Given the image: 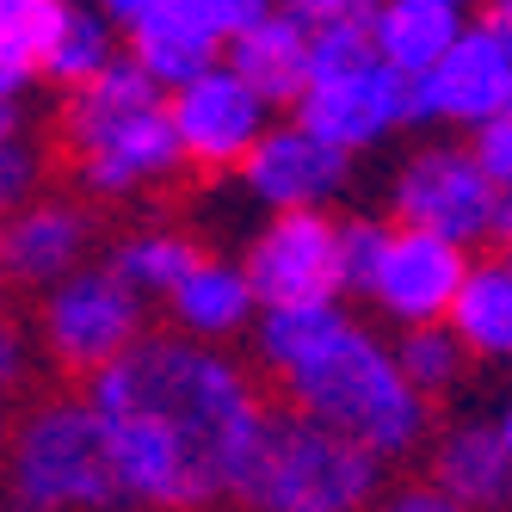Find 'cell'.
I'll use <instances>...</instances> for the list:
<instances>
[{"mask_svg":"<svg viewBox=\"0 0 512 512\" xmlns=\"http://www.w3.org/2000/svg\"><path fill=\"white\" fill-rule=\"evenodd\" d=\"M235 179L266 210H327L352 186V155L290 118L260 130V142L235 161Z\"/></svg>","mask_w":512,"mask_h":512,"instance_id":"11","label":"cell"},{"mask_svg":"<svg viewBox=\"0 0 512 512\" xmlns=\"http://www.w3.org/2000/svg\"><path fill=\"white\" fill-rule=\"evenodd\" d=\"M142 327H149V303L112 272V266H68L56 284H44L38 303V358H50L56 371L87 377L105 358H118Z\"/></svg>","mask_w":512,"mask_h":512,"instance_id":"6","label":"cell"},{"mask_svg":"<svg viewBox=\"0 0 512 512\" xmlns=\"http://www.w3.org/2000/svg\"><path fill=\"white\" fill-rule=\"evenodd\" d=\"M167 124L179 142V167L192 173H235V161L272 124V105L253 93L229 62H210L204 75L167 93Z\"/></svg>","mask_w":512,"mask_h":512,"instance_id":"9","label":"cell"},{"mask_svg":"<svg viewBox=\"0 0 512 512\" xmlns=\"http://www.w3.org/2000/svg\"><path fill=\"white\" fill-rule=\"evenodd\" d=\"M463 7H469V0H463Z\"/></svg>","mask_w":512,"mask_h":512,"instance_id":"40","label":"cell"},{"mask_svg":"<svg viewBox=\"0 0 512 512\" xmlns=\"http://www.w3.org/2000/svg\"><path fill=\"white\" fill-rule=\"evenodd\" d=\"M0 445H7V401H0Z\"/></svg>","mask_w":512,"mask_h":512,"instance_id":"36","label":"cell"},{"mask_svg":"<svg viewBox=\"0 0 512 512\" xmlns=\"http://www.w3.org/2000/svg\"><path fill=\"white\" fill-rule=\"evenodd\" d=\"M364 512H469L463 500H451L445 488H432V482H383V494L364 506Z\"/></svg>","mask_w":512,"mask_h":512,"instance_id":"29","label":"cell"},{"mask_svg":"<svg viewBox=\"0 0 512 512\" xmlns=\"http://www.w3.org/2000/svg\"><path fill=\"white\" fill-rule=\"evenodd\" d=\"M223 62L272 105V112H290V99L309 87V31L284 7H272L266 19H253L247 31H235L223 44Z\"/></svg>","mask_w":512,"mask_h":512,"instance_id":"18","label":"cell"},{"mask_svg":"<svg viewBox=\"0 0 512 512\" xmlns=\"http://www.w3.org/2000/svg\"><path fill=\"white\" fill-rule=\"evenodd\" d=\"M25 130V99H0V136H19Z\"/></svg>","mask_w":512,"mask_h":512,"instance_id":"34","label":"cell"},{"mask_svg":"<svg viewBox=\"0 0 512 512\" xmlns=\"http://www.w3.org/2000/svg\"><path fill=\"white\" fill-rule=\"evenodd\" d=\"M494 432H500V445H506V457H512V401L500 408V420H494Z\"/></svg>","mask_w":512,"mask_h":512,"instance_id":"35","label":"cell"},{"mask_svg":"<svg viewBox=\"0 0 512 512\" xmlns=\"http://www.w3.org/2000/svg\"><path fill=\"white\" fill-rule=\"evenodd\" d=\"M0 512H124L99 414L87 395H50L7 420Z\"/></svg>","mask_w":512,"mask_h":512,"instance_id":"4","label":"cell"},{"mask_svg":"<svg viewBox=\"0 0 512 512\" xmlns=\"http://www.w3.org/2000/svg\"><path fill=\"white\" fill-rule=\"evenodd\" d=\"M210 512H223V506H210Z\"/></svg>","mask_w":512,"mask_h":512,"instance_id":"39","label":"cell"},{"mask_svg":"<svg viewBox=\"0 0 512 512\" xmlns=\"http://www.w3.org/2000/svg\"><path fill=\"white\" fill-rule=\"evenodd\" d=\"M198 241L192 235H179V229H136V235H124V241H112V253H105V266H112L142 303H155V297H167V290L179 284V272H186L192 260H198Z\"/></svg>","mask_w":512,"mask_h":512,"instance_id":"23","label":"cell"},{"mask_svg":"<svg viewBox=\"0 0 512 512\" xmlns=\"http://www.w3.org/2000/svg\"><path fill=\"white\" fill-rule=\"evenodd\" d=\"M124 44H118V25L105 19L99 7H81V0H62L44 44H38V81L50 87H81L87 75H99Z\"/></svg>","mask_w":512,"mask_h":512,"instance_id":"21","label":"cell"},{"mask_svg":"<svg viewBox=\"0 0 512 512\" xmlns=\"http://www.w3.org/2000/svg\"><path fill=\"white\" fill-rule=\"evenodd\" d=\"M290 118L303 130H315L321 142H334V149L364 155V149H377L383 136H395L408 124V75L371 50L364 62L340 68V75L309 81L290 99Z\"/></svg>","mask_w":512,"mask_h":512,"instance_id":"10","label":"cell"},{"mask_svg":"<svg viewBox=\"0 0 512 512\" xmlns=\"http://www.w3.org/2000/svg\"><path fill=\"white\" fill-rule=\"evenodd\" d=\"M99 414L124 512L235 506L266 432L260 383L241 358L192 334H142L81 377Z\"/></svg>","mask_w":512,"mask_h":512,"instance_id":"1","label":"cell"},{"mask_svg":"<svg viewBox=\"0 0 512 512\" xmlns=\"http://www.w3.org/2000/svg\"><path fill=\"white\" fill-rule=\"evenodd\" d=\"M87 247H93V216L75 198L31 192L25 204L0 216V284L44 290L68 266H81Z\"/></svg>","mask_w":512,"mask_h":512,"instance_id":"14","label":"cell"},{"mask_svg":"<svg viewBox=\"0 0 512 512\" xmlns=\"http://www.w3.org/2000/svg\"><path fill=\"white\" fill-rule=\"evenodd\" d=\"M512 112V31L463 19L451 50L432 68L408 75V124H482Z\"/></svg>","mask_w":512,"mask_h":512,"instance_id":"7","label":"cell"},{"mask_svg":"<svg viewBox=\"0 0 512 512\" xmlns=\"http://www.w3.org/2000/svg\"><path fill=\"white\" fill-rule=\"evenodd\" d=\"M445 321L469 358L512 364V272H506V260H469Z\"/></svg>","mask_w":512,"mask_h":512,"instance_id":"20","label":"cell"},{"mask_svg":"<svg viewBox=\"0 0 512 512\" xmlns=\"http://www.w3.org/2000/svg\"><path fill=\"white\" fill-rule=\"evenodd\" d=\"M346 315V303L340 297H315V303H266V309H253V358H260V371L266 377H278V371H290L327 327H334Z\"/></svg>","mask_w":512,"mask_h":512,"instance_id":"22","label":"cell"},{"mask_svg":"<svg viewBox=\"0 0 512 512\" xmlns=\"http://www.w3.org/2000/svg\"><path fill=\"white\" fill-rule=\"evenodd\" d=\"M469 7L463 0H377L371 7V50L401 68V75H420V68H432L438 56L451 50V38L463 31Z\"/></svg>","mask_w":512,"mask_h":512,"instance_id":"19","label":"cell"},{"mask_svg":"<svg viewBox=\"0 0 512 512\" xmlns=\"http://www.w3.org/2000/svg\"><path fill=\"white\" fill-rule=\"evenodd\" d=\"M488 247H512V192H494V210H488Z\"/></svg>","mask_w":512,"mask_h":512,"instance_id":"32","label":"cell"},{"mask_svg":"<svg viewBox=\"0 0 512 512\" xmlns=\"http://www.w3.org/2000/svg\"><path fill=\"white\" fill-rule=\"evenodd\" d=\"M383 241H389L383 216H334V284H340V297H358L364 303Z\"/></svg>","mask_w":512,"mask_h":512,"instance_id":"25","label":"cell"},{"mask_svg":"<svg viewBox=\"0 0 512 512\" xmlns=\"http://www.w3.org/2000/svg\"><path fill=\"white\" fill-rule=\"evenodd\" d=\"M167 321L173 334H192V340H210V346H229L253 327V284L235 260H216V253H198V260L179 272V284L167 290Z\"/></svg>","mask_w":512,"mask_h":512,"instance_id":"16","label":"cell"},{"mask_svg":"<svg viewBox=\"0 0 512 512\" xmlns=\"http://www.w3.org/2000/svg\"><path fill=\"white\" fill-rule=\"evenodd\" d=\"M186 7L198 13V25H210L216 31V38H235V31H247L253 19H266L272 7H278V0H186Z\"/></svg>","mask_w":512,"mask_h":512,"instance_id":"31","label":"cell"},{"mask_svg":"<svg viewBox=\"0 0 512 512\" xmlns=\"http://www.w3.org/2000/svg\"><path fill=\"white\" fill-rule=\"evenodd\" d=\"M389 482V463L358 438L321 426L297 408L266 414L260 451L235 494L241 512H364Z\"/></svg>","mask_w":512,"mask_h":512,"instance_id":"5","label":"cell"},{"mask_svg":"<svg viewBox=\"0 0 512 512\" xmlns=\"http://www.w3.org/2000/svg\"><path fill=\"white\" fill-rule=\"evenodd\" d=\"M93 7H99L105 19H112V25L124 31L130 19H142V13H149V7H161V0H93Z\"/></svg>","mask_w":512,"mask_h":512,"instance_id":"33","label":"cell"},{"mask_svg":"<svg viewBox=\"0 0 512 512\" xmlns=\"http://www.w3.org/2000/svg\"><path fill=\"white\" fill-rule=\"evenodd\" d=\"M500 260H506V272H512V247H500Z\"/></svg>","mask_w":512,"mask_h":512,"instance_id":"37","label":"cell"},{"mask_svg":"<svg viewBox=\"0 0 512 512\" xmlns=\"http://www.w3.org/2000/svg\"><path fill=\"white\" fill-rule=\"evenodd\" d=\"M278 7L303 31H321V25H371L377 0H278Z\"/></svg>","mask_w":512,"mask_h":512,"instance_id":"30","label":"cell"},{"mask_svg":"<svg viewBox=\"0 0 512 512\" xmlns=\"http://www.w3.org/2000/svg\"><path fill=\"white\" fill-rule=\"evenodd\" d=\"M38 186H44V155H38V142H31V130L0 136V216L13 204H25Z\"/></svg>","mask_w":512,"mask_h":512,"instance_id":"26","label":"cell"},{"mask_svg":"<svg viewBox=\"0 0 512 512\" xmlns=\"http://www.w3.org/2000/svg\"><path fill=\"white\" fill-rule=\"evenodd\" d=\"M494 179L475 167L469 149L457 142H426L401 161L395 186H389V210L395 223H414V229H432L457 247H488V210H494Z\"/></svg>","mask_w":512,"mask_h":512,"instance_id":"8","label":"cell"},{"mask_svg":"<svg viewBox=\"0 0 512 512\" xmlns=\"http://www.w3.org/2000/svg\"><path fill=\"white\" fill-rule=\"evenodd\" d=\"M426 482L463 500L469 512H512V457L500 445L494 420H457L445 432H426Z\"/></svg>","mask_w":512,"mask_h":512,"instance_id":"15","label":"cell"},{"mask_svg":"<svg viewBox=\"0 0 512 512\" xmlns=\"http://www.w3.org/2000/svg\"><path fill=\"white\" fill-rule=\"evenodd\" d=\"M469 155L500 192H512V112H494L482 124H469Z\"/></svg>","mask_w":512,"mask_h":512,"instance_id":"27","label":"cell"},{"mask_svg":"<svg viewBox=\"0 0 512 512\" xmlns=\"http://www.w3.org/2000/svg\"><path fill=\"white\" fill-rule=\"evenodd\" d=\"M272 383L284 389V408H297L321 426L358 438V445L377 451L383 463L414 457L432 432V401L401 377L389 340L377 327H364L358 315H340Z\"/></svg>","mask_w":512,"mask_h":512,"instance_id":"2","label":"cell"},{"mask_svg":"<svg viewBox=\"0 0 512 512\" xmlns=\"http://www.w3.org/2000/svg\"><path fill=\"white\" fill-rule=\"evenodd\" d=\"M389 352L401 364V377H408L426 401H445L463 383V371H469V352L451 334V321H408V327H395Z\"/></svg>","mask_w":512,"mask_h":512,"instance_id":"24","label":"cell"},{"mask_svg":"<svg viewBox=\"0 0 512 512\" xmlns=\"http://www.w3.org/2000/svg\"><path fill=\"white\" fill-rule=\"evenodd\" d=\"M124 50L136 56V68L161 93H173L179 81L204 75L210 62H223V38H216L210 25H198V13L186 7V0H161V7H149L142 19H130L124 25Z\"/></svg>","mask_w":512,"mask_h":512,"instance_id":"17","label":"cell"},{"mask_svg":"<svg viewBox=\"0 0 512 512\" xmlns=\"http://www.w3.org/2000/svg\"><path fill=\"white\" fill-rule=\"evenodd\" d=\"M31 364H38V340H31L13 315H0V401L31 383Z\"/></svg>","mask_w":512,"mask_h":512,"instance_id":"28","label":"cell"},{"mask_svg":"<svg viewBox=\"0 0 512 512\" xmlns=\"http://www.w3.org/2000/svg\"><path fill=\"white\" fill-rule=\"evenodd\" d=\"M0 303H7V284H0Z\"/></svg>","mask_w":512,"mask_h":512,"instance_id":"38","label":"cell"},{"mask_svg":"<svg viewBox=\"0 0 512 512\" xmlns=\"http://www.w3.org/2000/svg\"><path fill=\"white\" fill-rule=\"evenodd\" d=\"M253 303H315L340 297L334 284V216L327 210H272L241 260Z\"/></svg>","mask_w":512,"mask_h":512,"instance_id":"13","label":"cell"},{"mask_svg":"<svg viewBox=\"0 0 512 512\" xmlns=\"http://www.w3.org/2000/svg\"><path fill=\"white\" fill-rule=\"evenodd\" d=\"M475 253L432 235V229H414V223H389V241L377 253V272H371V303L389 327H408V321H445L457 284L469 272Z\"/></svg>","mask_w":512,"mask_h":512,"instance_id":"12","label":"cell"},{"mask_svg":"<svg viewBox=\"0 0 512 512\" xmlns=\"http://www.w3.org/2000/svg\"><path fill=\"white\" fill-rule=\"evenodd\" d=\"M62 149L75 167L81 192L99 204H124L167 186L179 173V142L167 124V93L136 68L130 50L68 87L62 105Z\"/></svg>","mask_w":512,"mask_h":512,"instance_id":"3","label":"cell"}]
</instances>
